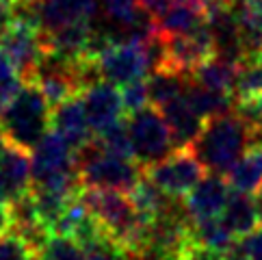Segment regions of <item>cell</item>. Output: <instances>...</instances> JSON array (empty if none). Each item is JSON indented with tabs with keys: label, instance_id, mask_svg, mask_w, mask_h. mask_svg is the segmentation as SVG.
Instances as JSON below:
<instances>
[{
	"label": "cell",
	"instance_id": "obj_1",
	"mask_svg": "<svg viewBox=\"0 0 262 260\" xmlns=\"http://www.w3.org/2000/svg\"><path fill=\"white\" fill-rule=\"evenodd\" d=\"M251 145L254 130L236 111H230L206 119L200 137L189 147L208 171L228 176Z\"/></svg>",
	"mask_w": 262,
	"mask_h": 260
},
{
	"label": "cell",
	"instance_id": "obj_2",
	"mask_svg": "<svg viewBox=\"0 0 262 260\" xmlns=\"http://www.w3.org/2000/svg\"><path fill=\"white\" fill-rule=\"evenodd\" d=\"M52 106L35 82H24L17 96L0 113V126L9 141L33 152L50 130Z\"/></svg>",
	"mask_w": 262,
	"mask_h": 260
},
{
	"label": "cell",
	"instance_id": "obj_3",
	"mask_svg": "<svg viewBox=\"0 0 262 260\" xmlns=\"http://www.w3.org/2000/svg\"><path fill=\"white\" fill-rule=\"evenodd\" d=\"M145 169L133 159H121L104 152L96 139L78 152V176L80 184L87 189H111L130 193L143 178Z\"/></svg>",
	"mask_w": 262,
	"mask_h": 260
},
{
	"label": "cell",
	"instance_id": "obj_4",
	"mask_svg": "<svg viewBox=\"0 0 262 260\" xmlns=\"http://www.w3.org/2000/svg\"><path fill=\"white\" fill-rule=\"evenodd\" d=\"M82 198H85L93 217L102 224V228L133 252L135 245L139 243V239H141L145 221L137 212L130 195L121 191H111V189L82 187Z\"/></svg>",
	"mask_w": 262,
	"mask_h": 260
},
{
	"label": "cell",
	"instance_id": "obj_5",
	"mask_svg": "<svg viewBox=\"0 0 262 260\" xmlns=\"http://www.w3.org/2000/svg\"><path fill=\"white\" fill-rule=\"evenodd\" d=\"M128 133L133 141L135 161L143 169L161 163L176 150L171 128L161 109L154 104H147L137 113L128 115Z\"/></svg>",
	"mask_w": 262,
	"mask_h": 260
},
{
	"label": "cell",
	"instance_id": "obj_6",
	"mask_svg": "<svg viewBox=\"0 0 262 260\" xmlns=\"http://www.w3.org/2000/svg\"><path fill=\"white\" fill-rule=\"evenodd\" d=\"M0 50L13 61L24 82H31L43 59L41 31L35 17L15 13L13 22L0 35Z\"/></svg>",
	"mask_w": 262,
	"mask_h": 260
},
{
	"label": "cell",
	"instance_id": "obj_7",
	"mask_svg": "<svg viewBox=\"0 0 262 260\" xmlns=\"http://www.w3.org/2000/svg\"><path fill=\"white\" fill-rule=\"evenodd\" d=\"M204 169L191 147H178L161 163L147 167L145 176L169 195L184 198L204 178Z\"/></svg>",
	"mask_w": 262,
	"mask_h": 260
},
{
	"label": "cell",
	"instance_id": "obj_8",
	"mask_svg": "<svg viewBox=\"0 0 262 260\" xmlns=\"http://www.w3.org/2000/svg\"><path fill=\"white\" fill-rule=\"evenodd\" d=\"M82 100H85L89 126L96 137L108 130L111 126H115L117 122H121V117L126 113L119 87L104 78L96 80L82 91Z\"/></svg>",
	"mask_w": 262,
	"mask_h": 260
},
{
	"label": "cell",
	"instance_id": "obj_9",
	"mask_svg": "<svg viewBox=\"0 0 262 260\" xmlns=\"http://www.w3.org/2000/svg\"><path fill=\"white\" fill-rule=\"evenodd\" d=\"M100 0H39L35 5L37 24L41 33H52L70 24L93 22Z\"/></svg>",
	"mask_w": 262,
	"mask_h": 260
},
{
	"label": "cell",
	"instance_id": "obj_10",
	"mask_svg": "<svg viewBox=\"0 0 262 260\" xmlns=\"http://www.w3.org/2000/svg\"><path fill=\"white\" fill-rule=\"evenodd\" d=\"M50 128L57 130V133L76 152L85 150L93 139H96V135H93V130L89 126V119H87V111H85V100H82V94L63 100L61 104H57L52 109Z\"/></svg>",
	"mask_w": 262,
	"mask_h": 260
},
{
	"label": "cell",
	"instance_id": "obj_11",
	"mask_svg": "<svg viewBox=\"0 0 262 260\" xmlns=\"http://www.w3.org/2000/svg\"><path fill=\"white\" fill-rule=\"evenodd\" d=\"M208 22V0H171L152 17L154 33L161 37L184 35Z\"/></svg>",
	"mask_w": 262,
	"mask_h": 260
},
{
	"label": "cell",
	"instance_id": "obj_12",
	"mask_svg": "<svg viewBox=\"0 0 262 260\" xmlns=\"http://www.w3.org/2000/svg\"><path fill=\"white\" fill-rule=\"evenodd\" d=\"M230 191L232 187L226 180V176L210 171L184 195V206L193 219L219 217L228 202Z\"/></svg>",
	"mask_w": 262,
	"mask_h": 260
},
{
	"label": "cell",
	"instance_id": "obj_13",
	"mask_svg": "<svg viewBox=\"0 0 262 260\" xmlns=\"http://www.w3.org/2000/svg\"><path fill=\"white\" fill-rule=\"evenodd\" d=\"M158 109H161V113L165 115L167 124H169V128H171L176 150L178 147H189L195 139L200 137L206 119L193 109L189 96H186V91L182 96L165 102V104L158 106Z\"/></svg>",
	"mask_w": 262,
	"mask_h": 260
},
{
	"label": "cell",
	"instance_id": "obj_14",
	"mask_svg": "<svg viewBox=\"0 0 262 260\" xmlns=\"http://www.w3.org/2000/svg\"><path fill=\"white\" fill-rule=\"evenodd\" d=\"M0 176L7 184L9 202L29 193L33 187V156H29V150L9 141L5 154L0 156Z\"/></svg>",
	"mask_w": 262,
	"mask_h": 260
},
{
	"label": "cell",
	"instance_id": "obj_15",
	"mask_svg": "<svg viewBox=\"0 0 262 260\" xmlns=\"http://www.w3.org/2000/svg\"><path fill=\"white\" fill-rule=\"evenodd\" d=\"M234 20L238 24L243 61L262 54V3L258 0H230Z\"/></svg>",
	"mask_w": 262,
	"mask_h": 260
},
{
	"label": "cell",
	"instance_id": "obj_16",
	"mask_svg": "<svg viewBox=\"0 0 262 260\" xmlns=\"http://www.w3.org/2000/svg\"><path fill=\"white\" fill-rule=\"evenodd\" d=\"M219 217L236 239L249 234L251 230H256L260 226L254 195L247 193V191H238V189L230 191L228 202H226V206H223Z\"/></svg>",
	"mask_w": 262,
	"mask_h": 260
},
{
	"label": "cell",
	"instance_id": "obj_17",
	"mask_svg": "<svg viewBox=\"0 0 262 260\" xmlns=\"http://www.w3.org/2000/svg\"><path fill=\"white\" fill-rule=\"evenodd\" d=\"M238 70H241L238 63L221 59V57H212L210 61L202 63L191 74V80L206 89L234 96V89H236V82H238Z\"/></svg>",
	"mask_w": 262,
	"mask_h": 260
},
{
	"label": "cell",
	"instance_id": "obj_18",
	"mask_svg": "<svg viewBox=\"0 0 262 260\" xmlns=\"http://www.w3.org/2000/svg\"><path fill=\"white\" fill-rule=\"evenodd\" d=\"M232 189L254 193L262 184V143H254L228 174Z\"/></svg>",
	"mask_w": 262,
	"mask_h": 260
},
{
	"label": "cell",
	"instance_id": "obj_19",
	"mask_svg": "<svg viewBox=\"0 0 262 260\" xmlns=\"http://www.w3.org/2000/svg\"><path fill=\"white\" fill-rule=\"evenodd\" d=\"M191 76H184L173 70H154L147 74V89H149V102L154 106H163L186 91Z\"/></svg>",
	"mask_w": 262,
	"mask_h": 260
},
{
	"label": "cell",
	"instance_id": "obj_20",
	"mask_svg": "<svg viewBox=\"0 0 262 260\" xmlns=\"http://www.w3.org/2000/svg\"><path fill=\"white\" fill-rule=\"evenodd\" d=\"M186 96H189L193 109L198 111L204 119H210V117H217V115L234 111V96L206 89L193 80H189V85H186Z\"/></svg>",
	"mask_w": 262,
	"mask_h": 260
},
{
	"label": "cell",
	"instance_id": "obj_21",
	"mask_svg": "<svg viewBox=\"0 0 262 260\" xmlns=\"http://www.w3.org/2000/svg\"><path fill=\"white\" fill-rule=\"evenodd\" d=\"M193 239H195V243L219 249L223 254H228L232 249V245L238 241L228 230V226L221 221V217L193 219Z\"/></svg>",
	"mask_w": 262,
	"mask_h": 260
},
{
	"label": "cell",
	"instance_id": "obj_22",
	"mask_svg": "<svg viewBox=\"0 0 262 260\" xmlns=\"http://www.w3.org/2000/svg\"><path fill=\"white\" fill-rule=\"evenodd\" d=\"M80 247L85 249L87 260H135V254L124 243L111 236L104 228L82 241Z\"/></svg>",
	"mask_w": 262,
	"mask_h": 260
},
{
	"label": "cell",
	"instance_id": "obj_23",
	"mask_svg": "<svg viewBox=\"0 0 262 260\" xmlns=\"http://www.w3.org/2000/svg\"><path fill=\"white\" fill-rule=\"evenodd\" d=\"M96 143L102 147L104 152L121 156V159H133L135 161V152H133V141H130V133H128V122H117L115 126H111L104 130L102 135L96 137Z\"/></svg>",
	"mask_w": 262,
	"mask_h": 260
},
{
	"label": "cell",
	"instance_id": "obj_24",
	"mask_svg": "<svg viewBox=\"0 0 262 260\" xmlns=\"http://www.w3.org/2000/svg\"><path fill=\"white\" fill-rule=\"evenodd\" d=\"M39 256L43 260H87L85 249L80 247L76 239L65 236V234H54V232L46 241Z\"/></svg>",
	"mask_w": 262,
	"mask_h": 260
},
{
	"label": "cell",
	"instance_id": "obj_25",
	"mask_svg": "<svg viewBox=\"0 0 262 260\" xmlns=\"http://www.w3.org/2000/svg\"><path fill=\"white\" fill-rule=\"evenodd\" d=\"M22 85H24L22 74L17 72L13 61L0 50V113H3L5 106L17 96V91L22 89Z\"/></svg>",
	"mask_w": 262,
	"mask_h": 260
},
{
	"label": "cell",
	"instance_id": "obj_26",
	"mask_svg": "<svg viewBox=\"0 0 262 260\" xmlns=\"http://www.w3.org/2000/svg\"><path fill=\"white\" fill-rule=\"evenodd\" d=\"M119 91H121V102H124L126 115L137 113V111H141L143 106L149 104L147 76H143V78H135V80L126 82V85H121V87H119Z\"/></svg>",
	"mask_w": 262,
	"mask_h": 260
},
{
	"label": "cell",
	"instance_id": "obj_27",
	"mask_svg": "<svg viewBox=\"0 0 262 260\" xmlns=\"http://www.w3.org/2000/svg\"><path fill=\"white\" fill-rule=\"evenodd\" d=\"M226 256L228 260H262V224L249 234L241 236Z\"/></svg>",
	"mask_w": 262,
	"mask_h": 260
},
{
	"label": "cell",
	"instance_id": "obj_28",
	"mask_svg": "<svg viewBox=\"0 0 262 260\" xmlns=\"http://www.w3.org/2000/svg\"><path fill=\"white\" fill-rule=\"evenodd\" d=\"M33 256V249L29 243L9 228L3 236H0V260H29Z\"/></svg>",
	"mask_w": 262,
	"mask_h": 260
},
{
	"label": "cell",
	"instance_id": "obj_29",
	"mask_svg": "<svg viewBox=\"0 0 262 260\" xmlns=\"http://www.w3.org/2000/svg\"><path fill=\"white\" fill-rule=\"evenodd\" d=\"M184 260H228V256L223 252H219V249H212V247L195 243L189 252H186Z\"/></svg>",
	"mask_w": 262,
	"mask_h": 260
},
{
	"label": "cell",
	"instance_id": "obj_30",
	"mask_svg": "<svg viewBox=\"0 0 262 260\" xmlns=\"http://www.w3.org/2000/svg\"><path fill=\"white\" fill-rule=\"evenodd\" d=\"M169 3L171 0H139V7H141L143 13H147L149 17H154V15L161 13Z\"/></svg>",
	"mask_w": 262,
	"mask_h": 260
},
{
	"label": "cell",
	"instance_id": "obj_31",
	"mask_svg": "<svg viewBox=\"0 0 262 260\" xmlns=\"http://www.w3.org/2000/svg\"><path fill=\"white\" fill-rule=\"evenodd\" d=\"M9 230V210L7 206H0V236Z\"/></svg>",
	"mask_w": 262,
	"mask_h": 260
},
{
	"label": "cell",
	"instance_id": "obj_32",
	"mask_svg": "<svg viewBox=\"0 0 262 260\" xmlns=\"http://www.w3.org/2000/svg\"><path fill=\"white\" fill-rule=\"evenodd\" d=\"M254 204H256V212H258V221L262 224V184L254 191Z\"/></svg>",
	"mask_w": 262,
	"mask_h": 260
},
{
	"label": "cell",
	"instance_id": "obj_33",
	"mask_svg": "<svg viewBox=\"0 0 262 260\" xmlns=\"http://www.w3.org/2000/svg\"><path fill=\"white\" fill-rule=\"evenodd\" d=\"M7 204H9V191H7L3 176H0V206H7Z\"/></svg>",
	"mask_w": 262,
	"mask_h": 260
},
{
	"label": "cell",
	"instance_id": "obj_34",
	"mask_svg": "<svg viewBox=\"0 0 262 260\" xmlns=\"http://www.w3.org/2000/svg\"><path fill=\"white\" fill-rule=\"evenodd\" d=\"M7 145H9V137H7V133L3 130V126H0V156L5 154V150H7Z\"/></svg>",
	"mask_w": 262,
	"mask_h": 260
},
{
	"label": "cell",
	"instance_id": "obj_35",
	"mask_svg": "<svg viewBox=\"0 0 262 260\" xmlns=\"http://www.w3.org/2000/svg\"><path fill=\"white\" fill-rule=\"evenodd\" d=\"M29 260H43V258H41V256H39V254H33V256H31V258H29Z\"/></svg>",
	"mask_w": 262,
	"mask_h": 260
},
{
	"label": "cell",
	"instance_id": "obj_36",
	"mask_svg": "<svg viewBox=\"0 0 262 260\" xmlns=\"http://www.w3.org/2000/svg\"><path fill=\"white\" fill-rule=\"evenodd\" d=\"M258 3H262V0H258Z\"/></svg>",
	"mask_w": 262,
	"mask_h": 260
}]
</instances>
